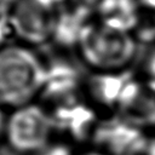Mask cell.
I'll return each mask as SVG.
<instances>
[{
	"mask_svg": "<svg viewBox=\"0 0 155 155\" xmlns=\"http://www.w3.org/2000/svg\"><path fill=\"white\" fill-rule=\"evenodd\" d=\"M125 155H155V137L143 133Z\"/></svg>",
	"mask_w": 155,
	"mask_h": 155,
	"instance_id": "obj_7",
	"label": "cell"
},
{
	"mask_svg": "<svg viewBox=\"0 0 155 155\" xmlns=\"http://www.w3.org/2000/svg\"><path fill=\"white\" fill-rule=\"evenodd\" d=\"M145 71L148 75V80L155 82V51L149 56L145 63Z\"/></svg>",
	"mask_w": 155,
	"mask_h": 155,
	"instance_id": "obj_10",
	"label": "cell"
},
{
	"mask_svg": "<svg viewBox=\"0 0 155 155\" xmlns=\"http://www.w3.org/2000/svg\"><path fill=\"white\" fill-rule=\"evenodd\" d=\"M107 0H69V4L93 15L98 13Z\"/></svg>",
	"mask_w": 155,
	"mask_h": 155,
	"instance_id": "obj_9",
	"label": "cell"
},
{
	"mask_svg": "<svg viewBox=\"0 0 155 155\" xmlns=\"http://www.w3.org/2000/svg\"><path fill=\"white\" fill-rule=\"evenodd\" d=\"M57 11L40 0H18L10 10L13 34L24 45L51 40Z\"/></svg>",
	"mask_w": 155,
	"mask_h": 155,
	"instance_id": "obj_4",
	"label": "cell"
},
{
	"mask_svg": "<svg viewBox=\"0 0 155 155\" xmlns=\"http://www.w3.org/2000/svg\"><path fill=\"white\" fill-rule=\"evenodd\" d=\"M12 35L15 34L10 21V12L0 11V50L8 45L7 41Z\"/></svg>",
	"mask_w": 155,
	"mask_h": 155,
	"instance_id": "obj_8",
	"label": "cell"
},
{
	"mask_svg": "<svg viewBox=\"0 0 155 155\" xmlns=\"http://www.w3.org/2000/svg\"><path fill=\"white\" fill-rule=\"evenodd\" d=\"M91 23V13L71 4H67L57 11L51 40L63 47H78L84 33Z\"/></svg>",
	"mask_w": 155,
	"mask_h": 155,
	"instance_id": "obj_6",
	"label": "cell"
},
{
	"mask_svg": "<svg viewBox=\"0 0 155 155\" xmlns=\"http://www.w3.org/2000/svg\"><path fill=\"white\" fill-rule=\"evenodd\" d=\"M40 1H42L44 4H46L47 6H50L54 10H59L64 5L69 4V0H40Z\"/></svg>",
	"mask_w": 155,
	"mask_h": 155,
	"instance_id": "obj_11",
	"label": "cell"
},
{
	"mask_svg": "<svg viewBox=\"0 0 155 155\" xmlns=\"http://www.w3.org/2000/svg\"><path fill=\"white\" fill-rule=\"evenodd\" d=\"M117 110L122 119L138 128L155 125V82L131 79L121 96Z\"/></svg>",
	"mask_w": 155,
	"mask_h": 155,
	"instance_id": "obj_5",
	"label": "cell"
},
{
	"mask_svg": "<svg viewBox=\"0 0 155 155\" xmlns=\"http://www.w3.org/2000/svg\"><path fill=\"white\" fill-rule=\"evenodd\" d=\"M78 50L82 61L94 73H117L125 71L133 59L136 45L128 31L92 21Z\"/></svg>",
	"mask_w": 155,
	"mask_h": 155,
	"instance_id": "obj_2",
	"label": "cell"
},
{
	"mask_svg": "<svg viewBox=\"0 0 155 155\" xmlns=\"http://www.w3.org/2000/svg\"><path fill=\"white\" fill-rule=\"evenodd\" d=\"M18 0H0V11H7L10 12V10L17 4Z\"/></svg>",
	"mask_w": 155,
	"mask_h": 155,
	"instance_id": "obj_12",
	"label": "cell"
},
{
	"mask_svg": "<svg viewBox=\"0 0 155 155\" xmlns=\"http://www.w3.org/2000/svg\"><path fill=\"white\" fill-rule=\"evenodd\" d=\"M78 155H107L105 153L101 151V150H90V151H86V153H80Z\"/></svg>",
	"mask_w": 155,
	"mask_h": 155,
	"instance_id": "obj_14",
	"label": "cell"
},
{
	"mask_svg": "<svg viewBox=\"0 0 155 155\" xmlns=\"http://www.w3.org/2000/svg\"><path fill=\"white\" fill-rule=\"evenodd\" d=\"M46 64L28 45L8 44L0 50V105L11 110L30 104L42 93Z\"/></svg>",
	"mask_w": 155,
	"mask_h": 155,
	"instance_id": "obj_1",
	"label": "cell"
},
{
	"mask_svg": "<svg viewBox=\"0 0 155 155\" xmlns=\"http://www.w3.org/2000/svg\"><path fill=\"white\" fill-rule=\"evenodd\" d=\"M54 122L47 109L39 104L16 108L6 119L5 139L21 155H39L48 148Z\"/></svg>",
	"mask_w": 155,
	"mask_h": 155,
	"instance_id": "obj_3",
	"label": "cell"
},
{
	"mask_svg": "<svg viewBox=\"0 0 155 155\" xmlns=\"http://www.w3.org/2000/svg\"><path fill=\"white\" fill-rule=\"evenodd\" d=\"M6 119L5 117V114H4V110H2V107L0 105V140L2 138H5V127H6Z\"/></svg>",
	"mask_w": 155,
	"mask_h": 155,
	"instance_id": "obj_13",
	"label": "cell"
}]
</instances>
